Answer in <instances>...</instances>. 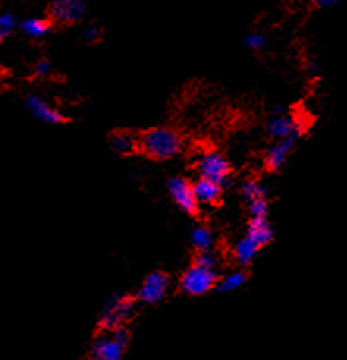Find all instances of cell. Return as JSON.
Here are the masks:
<instances>
[{"label":"cell","mask_w":347,"mask_h":360,"mask_svg":"<svg viewBox=\"0 0 347 360\" xmlns=\"http://www.w3.org/2000/svg\"><path fill=\"white\" fill-rule=\"evenodd\" d=\"M336 4V0H317L316 6H319V8H332V6H335Z\"/></svg>","instance_id":"obj_26"},{"label":"cell","mask_w":347,"mask_h":360,"mask_svg":"<svg viewBox=\"0 0 347 360\" xmlns=\"http://www.w3.org/2000/svg\"><path fill=\"white\" fill-rule=\"evenodd\" d=\"M195 263L199 266H204V268H211V269H216L217 268V257L214 255V253L209 252H199L197 258H195Z\"/></svg>","instance_id":"obj_23"},{"label":"cell","mask_w":347,"mask_h":360,"mask_svg":"<svg viewBox=\"0 0 347 360\" xmlns=\"http://www.w3.org/2000/svg\"><path fill=\"white\" fill-rule=\"evenodd\" d=\"M85 13V5L79 0H57L51 5V16L62 24H74Z\"/></svg>","instance_id":"obj_9"},{"label":"cell","mask_w":347,"mask_h":360,"mask_svg":"<svg viewBox=\"0 0 347 360\" xmlns=\"http://www.w3.org/2000/svg\"><path fill=\"white\" fill-rule=\"evenodd\" d=\"M170 290V277L165 272H151L150 276H146L143 283L140 285L137 297L140 302L143 304H157L169 295Z\"/></svg>","instance_id":"obj_6"},{"label":"cell","mask_w":347,"mask_h":360,"mask_svg":"<svg viewBox=\"0 0 347 360\" xmlns=\"http://www.w3.org/2000/svg\"><path fill=\"white\" fill-rule=\"evenodd\" d=\"M103 37V29L98 24H89L82 30V38L86 43H96Z\"/></svg>","instance_id":"obj_22"},{"label":"cell","mask_w":347,"mask_h":360,"mask_svg":"<svg viewBox=\"0 0 347 360\" xmlns=\"http://www.w3.org/2000/svg\"><path fill=\"white\" fill-rule=\"evenodd\" d=\"M197 170L199 178L209 179V181L217 183L223 188L231 175V164L220 153L206 151L197 159Z\"/></svg>","instance_id":"obj_5"},{"label":"cell","mask_w":347,"mask_h":360,"mask_svg":"<svg viewBox=\"0 0 347 360\" xmlns=\"http://www.w3.org/2000/svg\"><path fill=\"white\" fill-rule=\"evenodd\" d=\"M245 238H249L251 243H255L261 249L273 239L272 225L267 222V219H251L247 225Z\"/></svg>","instance_id":"obj_13"},{"label":"cell","mask_w":347,"mask_h":360,"mask_svg":"<svg viewBox=\"0 0 347 360\" xmlns=\"http://www.w3.org/2000/svg\"><path fill=\"white\" fill-rule=\"evenodd\" d=\"M49 29H51L49 21H46V19H41V18L27 19V21L22 24V30L32 38L44 37L46 33L49 32Z\"/></svg>","instance_id":"obj_19"},{"label":"cell","mask_w":347,"mask_h":360,"mask_svg":"<svg viewBox=\"0 0 347 360\" xmlns=\"http://www.w3.org/2000/svg\"><path fill=\"white\" fill-rule=\"evenodd\" d=\"M266 129L267 134L273 140H277V142L286 139H300L303 134V128L299 123V120L288 115L286 112L282 113V115H270Z\"/></svg>","instance_id":"obj_7"},{"label":"cell","mask_w":347,"mask_h":360,"mask_svg":"<svg viewBox=\"0 0 347 360\" xmlns=\"http://www.w3.org/2000/svg\"><path fill=\"white\" fill-rule=\"evenodd\" d=\"M244 43L247 44V48H250L251 51H261L267 44V38H266V35H263V33L253 32L245 37Z\"/></svg>","instance_id":"obj_21"},{"label":"cell","mask_w":347,"mask_h":360,"mask_svg":"<svg viewBox=\"0 0 347 360\" xmlns=\"http://www.w3.org/2000/svg\"><path fill=\"white\" fill-rule=\"evenodd\" d=\"M129 340V332L124 328L105 332L93 345V360H122Z\"/></svg>","instance_id":"obj_4"},{"label":"cell","mask_w":347,"mask_h":360,"mask_svg":"<svg viewBox=\"0 0 347 360\" xmlns=\"http://www.w3.org/2000/svg\"><path fill=\"white\" fill-rule=\"evenodd\" d=\"M193 197H195L198 206H211L216 205L223 194V188L217 183H212L209 179L198 178L195 183H192Z\"/></svg>","instance_id":"obj_12"},{"label":"cell","mask_w":347,"mask_h":360,"mask_svg":"<svg viewBox=\"0 0 347 360\" xmlns=\"http://www.w3.org/2000/svg\"><path fill=\"white\" fill-rule=\"evenodd\" d=\"M110 146L118 155H131L138 150V139L128 131H118L110 137Z\"/></svg>","instance_id":"obj_15"},{"label":"cell","mask_w":347,"mask_h":360,"mask_svg":"<svg viewBox=\"0 0 347 360\" xmlns=\"http://www.w3.org/2000/svg\"><path fill=\"white\" fill-rule=\"evenodd\" d=\"M16 29V18L6 13V15H0V35H6Z\"/></svg>","instance_id":"obj_24"},{"label":"cell","mask_w":347,"mask_h":360,"mask_svg":"<svg viewBox=\"0 0 347 360\" xmlns=\"http://www.w3.org/2000/svg\"><path fill=\"white\" fill-rule=\"evenodd\" d=\"M0 41H2V35H0Z\"/></svg>","instance_id":"obj_28"},{"label":"cell","mask_w":347,"mask_h":360,"mask_svg":"<svg viewBox=\"0 0 347 360\" xmlns=\"http://www.w3.org/2000/svg\"><path fill=\"white\" fill-rule=\"evenodd\" d=\"M306 71H308L310 76L316 77L320 72V66H317V63H310V65H306Z\"/></svg>","instance_id":"obj_27"},{"label":"cell","mask_w":347,"mask_h":360,"mask_svg":"<svg viewBox=\"0 0 347 360\" xmlns=\"http://www.w3.org/2000/svg\"><path fill=\"white\" fill-rule=\"evenodd\" d=\"M249 212L251 219H266L269 214V202L266 198L255 200L249 203Z\"/></svg>","instance_id":"obj_20"},{"label":"cell","mask_w":347,"mask_h":360,"mask_svg":"<svg viewBox=\"0 0 347 360\" xmlns=\"http://www.w3.org/2000/svg\"><path fill=\"white\" fill-rule=\"evenodd\" d=\"M183 148V139L175 129L152 128L138 139V150L156 161H166L179 155Z\"/></svg>","instance_id":"obj_1"},{"label":"cell","mask_w":347,"mask_h":360,"mask_svg":"<svg viewBox=\"0 0 347 360\" xmlns=\"http://www.w3.org/2000/svg\"><path fill=\"white\" fill-rule=\"evenodd\" d=\"M299 142V139H286V140H280V142L273 143L269 150L266 153L264 162L266 167L270 172H278L282 167L288 161V158L291 155V151L296 143Z\"/></svg>","instance_id":"obj_11"},{"label":"cell","mask_w":347,"mask_h":360,"mask_svg":"<svg viewBox=\"0 0 347 360\" xmlns=\"http://www.w3.org/2000/svg\"><path fill=\"white\" fill-rule=\"evenodd\" d=\"M136 302L129 296H113L107 301L99 316V328L105 332L117 330L132 316Z\"/></svg>","instance_id":"obj_3"},{"label":"cell","mask_w":347,"mask_h":360,"mask_svg":"<svg viewBox=\"0 0 347 360\" xmlns=\"http://www.w3.org/2000/svg\"><path fill=\"white\" fill-rule=\"evenodd\" d=\"M247 278H249V276H247V272L244 269L231 271L226 276L218 278L217 290L220 292H233V291L239 290L240 286L247 282Z\"/></svg>","instance_id":"obj_16"},{"label":"cell","mask_w":347,"mask_h":360,"mask_svg":"<svg viewBox=\"0 0 347 360\" xmlns=\"http://www.w3.org/2000/svg\"><path fill=\"white\" fill-rule=\"evenodd\" d=\"M35 71H37V75H38V76H43V77H46V76H49V75H51L52 66H51V63L48 62V60H39V62L37 63V68H35Z\"/></svg>","instance_id":"obj_25"},{"label":"cell","mask_w":347,"mask_h":360,"mask_svg":"<svg viewBox=\"0 0 347 360\" xmlns=\"http://www.w3.org/2000/svg\"><path fill=\"white\" fill-rule=\"evenodd\" d=\"M192 245L199 252H209L212 249L214 244V235L212 231L208 229V226H195L192 231Z\"/></svg>","instance_id":"obj_17"},{"label":"cell","mask_w":347,"mask_h":360,"mask_svg":"<svg viewBox=\"0 0 347 360\" xmlns=\"http://www.w3.org/2000/svg\"><path fill=\"white\" fill-rule=\"evenodd\" d=\"M218 278L217 269L204 268V266L193 263L179 278V290L187 296H204L217 288Z\"/></svg>","instance_id":"obj_2"},{"label":"cell","mask_w":347,"mask_h":360,"mask_svg":"<svg viewBox=\"0 0 347 360\" xmlns=\"http://www.w3.org/2000/svg\"><path fill=\"white\" fill-rule=\"evenodd\" d=\"M266 186L261 181H258V179H249L240 188V195L250 203L259 198H266Z\"/></svg>","instance_id":"obj_18"},{"label":"cell","mask_w":347,"mask_h":360,"mask_svg":"<svg viewBox=\"0 0 347 360\" xmlns=\"http://www.w3.org/2000/svg\"><path fill=\"white\" fill-rule=\"evenodd\" d=\"M169 192L179 210H183L187 214H197L198 212V203L195 197H193L192 183L189 179L183 176H175L169 181Z\"/></svg>","instance_id":"obj_8"},{"label":"cell","mask_w":347,"mask_h":360,"mask_svg":"<svg viewBox=\"0 0 347 360\" xmlns=\"http://www.w3.org/2000/svg\"><path fill=\"white\" fill-rule=\"evenodd\" d=\"M259 252V248L255 244L251 243L249 238H240L239 241L236 243L235 249H233V257H235L236 263L239 266H242V268H247L253 259L256 258Z\"/></svg>","instance_id":"obj_14"},{"label":"cell","mask_w":347,"mask_h":360,"mask_svg":"<svg viewBox=\"0 0 347 360\" xmlns=\"http://www.w3.org/2000/svg\"><path fill=\"white\" fill-rule=\"evenodd\" d=\"M25 108L33 117L48 124H58L65 120V117L55 108H52L48 101H44L43 98L37 95H32L25 99Z\"/></svg>","instance_id":"obj_10"}]
</instances>
